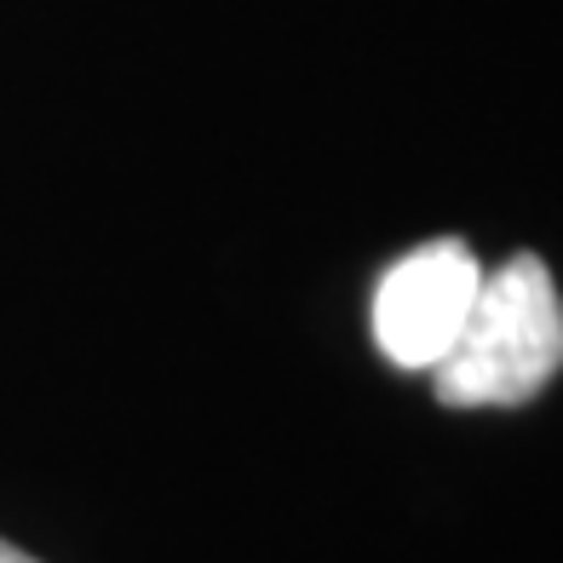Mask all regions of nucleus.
<instances>
[{
  "label": "nucleus",
  "mask_w": 563,
  "mask_h": 563,
  "mask_svg": "<svg viewBox=\"0 0 563 563\" xmlns=\"http://www.w3.org/2000/svg\"><path fill=\"white\" fill-rule=\"evenodd\" d=\"M563 368V305L552 271L518 253L500 271H483L472 317L438 368L443 408H518L552 386Z\"/></svg>",
  "instance_id": "f257e3e1"
},
{
  "label": "nucleus",
  "mask_w": 563,
  "mask_h": 563,
  "mask_svg": "<svg viewBox=\"0 0 563 563\" xmlns=\"http://www.w3.org/2000/svg\"><path fill=\"white\" fill-rule=\"evenodd\" d=\"M0 563H41V558H30V552H18L12 541H0Z\"/></svg>",
  "instance_id": "7ed1b4c3"
},
{
  "label": "nucleus",
  "mask_w": 563,
  "mask_h": 563,
  "mask_svg": "<svg viewBox=\"0 0 563 563\" xmlns=\"http://www.w3.org/2000/svg\"><path fill=\"white\" fill-rule=\"evenodd\" d=\"M483 288V265L466 242H426L374 282V345L391 368H438L454 351L460 328L472 317V299Z\"/></svg>",
  "instance_id": "f03ea898"
}]
</instances>
